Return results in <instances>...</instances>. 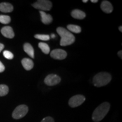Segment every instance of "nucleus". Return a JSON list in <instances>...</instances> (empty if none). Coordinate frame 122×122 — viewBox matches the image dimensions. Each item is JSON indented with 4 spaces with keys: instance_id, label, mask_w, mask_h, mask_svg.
Here are the masks:
<instances>
[{
    "instance_id": "nucleus-16",
    "label": "nucleus",
    "mask_w": 122,
    "mask_h": 122,
    "mask_svg": "<svg viewBox=\"0 0 122 122\" xmlns=\"http://www.w3.org/2000/svg\"><path fill=\"white\" fill-rule=\"evenodd\" d=\"M67 28L70 31L75 33H79L81 31V28L80 26L76 25H74V24H69L67 25Z\"/></svg>"
},
{
    "instance_id": "nucleus-15",
    "label": "nucleus",
    "mask_w": 122,
    "mask_h": 122,
    "mask_svg": "<svg viewBox=\"0 0 122 122\" xmlns=\"http://www.w3.org/2000/svg\"><path fill=\"white\" fill-rule=\"evenodd\" d=\"M24 51L30 57L33 58H34V50L32 45L29 43H25L23 46Z\"/></svg>"
},
{
    "instance_id": "nucleus-14",
    "label": "nucleus",
    "mask_w": 122,
    "mask_h": 122,
    "mask_svg": "<svg viewBox=\"0 0 122 122\" xmlns=\"http://www.w3.org/2000/svg\"><path fill=\"white\" fill-rule=\"evenodd\" d=\"M22 66H23L24 69L29 71L33 67V62L31 59L29 58H24L22 61Z\"/></svg>"
},
{
    "instance_id": "nucleus-1",
    "label": "nucleus",
    "mask_w": 122,
    "mask_h": 122,
    "mask_svg": "<svg viewBox=\"0 0 122 122\" xmlns=\"http://www.w3.org/2000/svg\"><path fill=\"white\" fill-rule=\"evenodd\" d=\"M110 105L109 102H103L94 110L92 114V120L95 122H99L105 118L109 112Z\"/></svg>"
},
{
    "instance_id": "nucleus-26",
    "label": "nucleus",
    "mask_w": 122,
    "mask_h": 122,
    "mask_svg": "<svg viewBox=\"0 0 122 122\" xmlns=\"http://www.w3.org/2000/svg\"><path fill=\"white\" fill-rule=\"evenodd\" d=\"M51 38H52V39H54V38L56 37V35H55L54 33H52V34H51Z\"/></svg>"
},
{
    "instance_id": "nucleus-6",
    "label": "nucleus",
    "mask_w": 122,
    "mask_h": 122,
    "mask_svg": "<svg viewBox=\"0 0 122 122\" xmlns=\"http://www.w3.org/2000/svg\"><path fill=\"white\" fill-rule=\"evenodd\" d=\"M85 101V97L83 95H76L73 96L69 100L68 105L71 107L79 106Z\"/></svg>"
},
{
    "instance_id": "nucleus-24",
    "label": "nucleus",
    "mask_w": 122,
    "mask_h": 122,
    "mask_svg": "<svg viewBox=\"0 0 122 122\" xmlns=\"http://www.w3.org/2000/svg\"><path fill=\"white\" fill-rule=\"evenodd\" d=\"M118 55L120 59L122 58V50H120V51H119V52L118 53Z\"/></svg>"
},
{
    "instance_id": "nucleus-7",
    "label": "nucleus",
    "mask_w": 122,
    "mask_h": 122,
    "mask_svg": "<svg viewBox=\"0 0 122 122\" xmlns=\"http://www.w3.org/2000/svg\"><path fill=\"white\" fill-rule=\"evenodd\" d=\"M61 77L56 74H49L45 77L44 83L49 86H54L60 83Z\"/></svg>"
},
{
    "instance_id": "nucleus-12",
    "label": "nucleus",
    "mask_w": 122,
    "mask_h": 122,
    "mask_svg": "<svg viewBox=\"0 0 122 122\" xmlns=\"http://www.w3.org/2000/svg\"><path fill=\"white\" fill-rule=\"evenodd\" d=\"M40 13L41 15V21L44 24H49L51 23L53 20L52 16H51V15L47 14L42 11H40Z\"/></svg>"
},
{
    "instance_id": "nucleus-19",
    "label": "nucleus",
    "mask_w": 122,
    "mask_h": 122,
    "mask_svg": "<svg viewBox=\"0 0 122 122\" xmlns=\"http://www.w3.org/2000/svg\"><path fill=\"white\" fill-rule=\"evenodd\" d=\"M11 21V18L8 15H0V23L4 24H9Z\"/></svg>"
},
{
    "instance_id": "nucleus-21",
    "label": "nucleus",
    "mask_w": 122,
    "mask_h": 122,
    "mask_svg": "<svg viewBox=\"0 0 122 122\" xmlns=\"http://www.w3.org/2000/svg\"><path fill=\"white\" fill-rule=\"evenodd\" d=\"M3 54H4V57L7 59H12L14 58V55L13 53L10 52V51H7V50L4 51Z\"/></svg>"
},
{
    "instance_id": "nucleus-20",
    "label": "nucleus",
    "mask_w": 122,
    "mask_h": 122,
    "mask_svg": "<svg viewBox=\"0 0 122 122\" xmlns=\"http://www.w3.org/2000/svg\"><path fill=\"white\" fill-rule=\"evenodd\" d=\"M35 37L36 39L43 41H48L50 40V36L48 35H40L37 34L35 35Z\"/></svg>"
},
{
    "instance_id": "nucleus-4",
    "label": "nucleus",
    "mask_w": 122,
    "mask_h": 122,
    "mask_svg": "<svg viewBox=\"0 0 122 122\" xmlns=\"http://www.w3.org/2000/svg\"><path fill=\"white\" fill-rule=\"evenodd\" d=\"M28 106L25 105H20L14 109L12 114V117L15 119H19L25 117L28 113Z\"/></svg>"
},
{
    "instance_id": "nucleus-23",
    "label": "nucleus",
    "mask_w": 122,
    "mask_h": 122,
    "mask_svg": "<svg viewBox=\"0 0 122 122\" xmlns=\"http://www.w3.org/2000/svg\"><path fill=\"white\" fill-rule=\"evenodd\" d=\"M5 69V67L4 65H3L2 62L0 61V72H4Z\"/></svg>"
},
{
    "instance_id": "nucleus-17",
    "label": "nucleus",
    "mask_w": 122,
    "mask_h": 122,
    "mask_svg": "<svg viewBox=\"0 0 122 122\" xmlns=\"http://www.w3.org/2000/svg\"><path fill=\"white\" fill-rule=\"evenodd\" d=\"M39 47L42 51L46 54H48L50 52V48L47 44L44 42H40L39 43Z\"/></svg>"
},
{
    "instance_id": "nucleus-10",
    "label": "nucleus",
    "mask_w": 122,
    "mask_h": 122,
    "mask_svg": "<svg viewBox=\"0 0 122 122\" xmlns=\"http://www.w3.org/2000/svg\"><path fill=\"white\" fill-rule=\"evenodd\" d=\"M101 9L106 13H111L113 10V7L110 2L107 1H103L101 4Z\"/></svg>"
},
{
    "instance_id": "nucleus-2",
    "label": "nucleus",
    "mask_w": 122,
    "mask_h": 122,
    "mask_svg": "<svg viewBox=\"0 0 122 122\" xmlns=\"http://www.w3.org/2000/svg\"><path fill=\"white\" fill-rule=\"evenodd\" d=\"M57 32L61 37L60 41L61 46H65L71 45L75 41V38L74 35L63 27H58L57 29Z\"/></svg>"
},
{
    "instance_id": "nucleus-5",
    "label": "nucleus",
    "mask_w": 122,
    "mask_h": 122,
    "mask_svg": "<svg viewBox=\"0 0 122 122\" xmlns=\"http://www.w3.org/2000/svg\"><path fill=\"white\" fill-rule=\"evenodd\" d=\"M33 7L41 11H49L52 7V3L48 0H39L32 4Z\"/></svg>"
},
{
    "instance_id": "nucleus-29",
    "label": "nucleus",
    "mask_w": 122,
    "mask_h": 122,
    "mask_svg": "<svg viewBox=\"0 0 122 122\" xmlns=\"http://www.w3.org/2000/svg\"><path fill=\"white\" fill-rule=\"evenodd\" d=\"M88 0H83V2H84V3H86V2H88Z\"/></svg>"
},
{
    "instance_id": "nucleus-9",
    "label": "nucleus",
    "mask_w": 122,
    "mask_h": 122,
    "mask_svg": "<svg viewBox=\"0 0 122 122\" xmlns=\"http://www.w3.org/2000/svg\"><path fill=\"white\" fill-rule=\"evenodd\" d=\"M1 32L5 37L9 39H13L14 37V32L13 28L10 26H5L1 29Z\"/></svg>"
},
{
    "instance_id": "nucleus-8",
    "label": "nucleus",
    "mask_w": 122,
    "mask_h": 122,
    "mask_svg": "<svg viewBox=\"0 0 122 122\" xmlns=\"http://www.w3.org/2000/svg\"><path fill=\"white\" fill-rule=\"evenodd\" d=\"M50 56L53 58L59 60H62L65 59L67 57L66 51L62 49H54L50 53Z\"/></svg>"
},
{
    "instance_id": "nucleus-13",
    "label": "nucleus",
    "mask_w": 122,
    "mask_h": 122,
    "mask_svg": "<svg viewBox=\"0 0 122 122\" xmlns=\"http://www.w3.org/2000/svg\"><path fill=\"white\" fill-rule=\"evenodd\" d=\"M71 16L75 19H83L85 18V13L84 12L81 11V10H78V9H75V10H72L71 12Z\"/></svg>"
},
{
    "instance_id": "nucleus-25",
    "label": "nucleus",
    "mask_w": 122,
    "mask_h": 122,
    "mask_svg": "<svg viewBox=\"0 0 122 122\" xmlns=\"http://www.w3.org/2000/svg\"><path fill=\"white\" fill-rule=\"evenodd\" d=\"M4 48V44L0 43V52L3 50V49Z\"/></svg>"
},
{
    "instance_id": "nucleus-27",
    "label": "nucleus",
    "mask_w": 122,
    "mask_h": 122,
    "mask_svg": "<svg viewBox=\"0 0 122 122\" xmlns=\"http://www.w3.org/2000/svg\"><path fill=\"white\" fill-rule=\"evenodd\" d=\"M91 2L93 3H97L98 2V0H92Z\"/></svg>"
},
{
    "instance_id": "nucleus-22",
    "label": "nucleus",
    "mask_w": 122,
    "mask_h": 122,
    "mask_svg": "<svg viewBox=\"0 0 122 122\" xmlns=\"http://www.w3.org/2000/svg\"><path fill=\"white\" fill-rule=\"evenodd\" d=\"M41 122H54V119L50 117H47L44 118Z\"/></svg>"
},
{
    "instance_id": "nucleus-3",
    "label": "nucleus",
    "mask_w": 122,
    "mask_h": 122,
    "mask_svg": "<svg viewBox=\"0 0 122 122\" xmlns=\"http://www.w3.org/2000/svg\"><path fill=\"white\" fill-rule=\"evenodd\" d=\"M111 80V76L109 73L100 72L96 75L93 79V83L95 86L101 87L109 84Z\"/></svg>"
},
{
    "instance_id": "nucleus-18",
    "label": "nucleus",
    "mask_w": 122,
    "mask_h": 122,
    "mask_svg": "<svg viewBox=\"0 0 122 122\" xmlns=\"http://www.w3.org/2000/svg\"><path fill=\"white\" fill-rule=\"evenodd\" d=\"M9 92V88L7 85L4 84L0 85V96H5Z\"/></svg>"
},
{
    "instance_id": "nucleus-11",
    "label": "nucleus",
    "mask_w": 122,
    "mask_h": 122,
    "mask_svg": "<svg viewBox=\"0 0 122 122\" xmlns=\"http://www.w3.org/2000/svg\"><path fill=\"white\" fill-rule=\"evenodd\" d=\"M13 10V6L11 4L7 2L0 4V11L4 13H11Z\"/></svg>"
},
{
    "instance_id": "nucleus-28",
    "label": "nucleus",
    "mask_w": 122,
    "mask_h": 122,
    "mask_svg": "<svg viewBox=\"0 0 122 122\" xmlns=\"http://www.w3.org/2000/svg\"><path fill=\"white\" fill-rule=\"evenodd\" d=\"M119 30H120V32H122V26H120L119 27Z\"/></svg>"
}]
</instances>
